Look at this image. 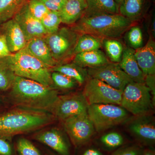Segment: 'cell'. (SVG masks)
Wrapping results in <instances>:
<instances>
[{
    "label": "cell",
    "instance_id": "cell-1",
    "mask_svg": "<svg viewBox=\"0 0 155 155\" xmlns=\"http://www.w3.org/2000/svg\"><path fill=\"white\" fill-rule=\"evenodd\" d=\"M10 90V98L15 105L50 113L59 97L55 88L17 76Z\"/></svg>",
    "mask_w": 155,
    "mask_h": 155
},
{
    "label": "cell",
    "instance_id": "cell-2",
    "mask_svg": "<svg viewBox=\"0 0 155 155\" xmlns=\"http://www.w3.org/2000/svg\"><path fill=\"white\" fill-rule=\"evenodd\" d=\"M49 112L20 107L0 115V137L11 138L29 133L49 125L55 121Z\"/></svg>",
    "mask_w": 155,
    "mask_h": 155
},
{
    "label": "cell",
    "instance_id": "cell-3",
    "mask_svg": "<svg viewBox=\"0 0 155 155\" xmlns=\"http://www.w3.org/2000/svg\"><path fill=\"white\" fill-rule=\"evenodd\" d=\"M133 22L119 14L83 16L71 28L80 35H91L103 40L119 38L132 27Z\"/></svg>",
    "mask_w": 155,
    "mask_h": 155
},
{
    "label": "cell",
    "instance_id": "cell-4",
    "mask_svg": "<svg viewBox=\"0 0 155 155\" xmlns=\"http://www.w3.org/2000/svg\"><path fill=\"white\" fill-rule=\"evenodd\" d=\"M8 58L16 76L35 81L55 88L51 77V69L31 54L25 48L11 54Z\"/></svg>",
    "mask_w": 155,
    "mask_h": 155
},
{
    "label": "cell",
    "instance_id": "cell-5",
    "mask_svg": "<svg viewBox=\"0 0 155 155\" xmlns=\"http://www.w3.org/2000/svg\"><path fill=\"white\" fill-rule=\"evenodd\" d=\"M154 104L150 91L145 84L132 81L123 90L120 106L134 116H138L147 114Z\"/></svg>",
    "mask_w": 155,
    "mask_h": 155
},
{
    "label": "cell",
    "instance_id": "cell-6",
    "mask_svg": "<svg viewBox=\"0 0 155 155\" xmlns=\"http://www.w3.org/2000/svg\"><path fill=\"white\" fill-rule=\"evenodd\" d=\"M87 114L95 130L101 132L127 121L128 112L121 106L111 104L88 105Z\"/></svg>",
    "mask_w": 155,
    "mask_h": 155
},
{
    "label": "cell",
    "instance_id": "cell-7",
    "mask_svg": "<svg viewBox=\"0 0 155 155\" xmlns=\"http://www.w3.org/2000/svg\"><path fill=\"white\" fill-rule=\"evenodd\" d=\"M80 35L71 28L63 27L44 37L58 65L64 64V62L74 57V49Z\"/></svg>",
    "mask_w": 155,
    "mask_h": 155
},
{
    "label": "cell",
    "instance_id": "cell-8",
    "mask_svg": "<svg viewBox=\"0 0 155 155\" xmlns=\"http://www.w3.org/2000/svg\"><path fill=\"white\" fill-rule=\"evenodd\" d=\"M122 92L102 81L90 77L86 80L82 94L88 105L111 104L120 106Z\"/></svg>",
    "mask_w": 155,
    "mask_h": 155
},
{
    "label": "cell",
    "instance_id": "cell-9",
    "mask_svg": "<svg viewBox=\"0 0 155 155\" xmlns=\"http://www.w3.org/2000/svg\"><path fill=\"white\" fill-rule=\"evenodd\" d=\"M66 132L75 147L83 145L91 138L94 127L87 111L72 116L62 121Z\"/></svg>",
    "mask_w": 155,
    "mask_h": 155
},
{
    "label": "cell",
    "instance_id": "cell-10",
    "mask_svg": "<svg viewBox=\"0 0 155 155\" xmlns=\"http://www.w3.org/2000/svg\"><path fill=\"white\" fill-rule=\"evenodd\" d=\"M87 71L90 77L102 81L122 91L128 84L133 81L117 63L110 62L101 67L88 68Z\"/></svg>",
    "mask_w": 155,
    "mask_h": 155
},
{
    "label": "cell",
    "instance_id": "cell-11",
    "mask_svg": "<svg viewBox=\"0 0 155 155\" xmlns=\"http://www.w3.org/2000/svg\"><path fill=\"white\" fill-rule=\"evenodd\" d=\"M88 105L83 94L59 95L51 114L61 121L87 111Z\"/></svg>",
    "mask_w": 155,
    "mask_h": 155
},
{
    "label": "cell",
    "instance_id": "cell-12",
    "mask_svg": "<svg viewBox=\"0 0 155 155\" xmlns=\"http://www.w3.org/2000/svg\"><path fill=\"white\" fill-rule=\"evenodd\" d=\"M13 18L22 29L27 41L34 38H44L48 35L41 20L33 17L29 12L27 3Z\"/></svg>",
    "mask_w": 155,
    "mask_h": 155
},
{
    "label": "cell",
    "instance_id": "cell-13",
    "mask_svg": "<svg viewBox=\"0 0 155 155\" xmlns=\"http://www.w3.org/2000/svg\"><path fill=\"white\" fill-rule=\"evenodd\" d=\"M136 116V118L128 124L129 131L141 141L148 143L154 142L155 126L153 119L147 114Z\"/></svg>",
    "mask_w": 155,
    "mask_h": 155
},
{
    "label": "cell",
    "instance_id": "cell-14",
    "mask_svg": "<svg viewBox=\"0 0 155 155\" xmlns=\"http://www.w3.org/2000/svg\"><path fill=\"white\" fill-rule=\"evenodd\" d=\"M2 33L5 37L11 54L17 53L25 47L27 41L23 31L14 18L1 25Z\"/></svg>",
    "mask_w": 155,
    "mask_h": 155
},
{
    "label": "cell",
    "instance_id": "cell-15",
    "mask_svg": "<svg viewBox=\"0 0 155 155\" xmlns=\"http://www.w3.org/2000/svg\"><path fill=\"white\" fill-rule=\"evenodd\" d=\"M33 138L50 147L61 155H69V147L64 135L56 128L43 130L35 134Z\"/></svg>",
    "mask_w": 155,
    "mask_h": 155
},
{
    "label": "cell",
    "instance_id": "cell-16",
    "mask_svg": "<svg viewBox=\"0 0 155 155\" xmlns=\"http://www.w3.org/2000/svg\"><path fill=\"white\" fill-rule=\"evenodd\" d=\"M134 55L145 76L155 75V42L151 35L144 46L134 50Z\"/></svg>",
    "mask_w": 155,
    "mask_h": 155
},
{
    "label": "cell",
    "instance_id": "cell-17",
    "mask_svg": "<svg viewBox=\"0 0 155 155\" xmlns=\"http://www.w3.org/2000/svg\"><path fill=\"white\" fill-rule=\"evenodd\" d=\"M25 48L31 54L51 69L58 65L53 58L44 38L30 40L27 42Z\"/></svg>",
    "mask_w": 155,
    "mask_h": 155
},
{
    "label": "cell",
    "instance_id": "cell-18",
    "mask_svg": "<svg viewBox=\"0 0 155 155\" xmlns=\"http://www.w3.org/2000/svg\"><path fill=\"white\" fill-rule=\"evenodd\" d=\"M87 8L85 0H67L59 11L61 22L73 25L84 15Z\"/></svg>",
    "mask_w": 155,
    "mask_h": 155
},
{
    "label": "cell",
    "instance_id": "cell-19",
    "mask_svg": "<svg viewBox=\"0 0 155 155\" xmlns=\"http://www.w3.org/2000/svg\"><path fill=\"white\" fill-rule=\"evenodd\" d=\"M119 67L133 81L144 83L145 75L139 67L134 55V50L127 48L123 50Z\"/></svg>",
    "mask_w": 155,
    "mask_h": 155
},
{
    "label": "cell",
    "instance_id": "cell-20",
    "mask_svg": "<svg viewBox=\"0 0 155 155\" xmlns=\"http://www.w3.org/2000/svg\"><path fill=\"white\" fill-rule=\"evenodd\" d=\"M73 62L82 68L88 69L101 67L111 62L99 49L78 53L74 56Z\"/></svg>",
    "mask_w": 155,
    "mask_h": 155
},
{
    "label": "cell",
    "instance_id": "cell-21",
    "mask_svg": "<svg viewBox=\"0 0 155 155\" xmlns=\"http://www.w3.org/2000/svg\"><path fill=\"white\" fill-rule=\"evenodd\" d=\"M87 8L83 16L119 14V5L114 0H85Z\"/></svg>",
    "mask_w": 155,
    "mask_h": 155
},
{
    "label": "cell",
    "instance_id": "cell-22",
    "mask_svg": "<svg viewBox=\"0 0 155 155\" xmlns=\"http://www.w3.org/2000/svg\"><path fill=\"white\" fill-rule=\"evenodd\" d=\"M147 0H123L119 7V14L130 21H136L143 15Z\"/></svg>",
    "mask_w": 155,
    "mask_h": 155
},
{
    "label": "cell",
    "instance_id": "cell-23",
    "mask_svg": "<svg viewBox=\"0 0 155 155\" xmlns=\"http://www.w3.org/2000/svg\"><path fill=\"white\" fill-rule=\"evenodd\" d=\"M51 70V72H61L71 78L79 85H82L86 82L88 76L87 69L79 67L73 62L57 65Z\"/></svg>",
    "mask_w": 155,
    "mask_h": 155
},
{
    "label": "cell",
    "instance_id": "cell-24",
    "mask_svg": "<svg viewBox=\"0 0 155 155\" xmlns=\"http://www.w3.org/2000/svg\"><path fill=\"white\" fill-rule=\"evenodd\" d=\"M28 0H0V26L13 19Z\"/></svg>",
    "mask_w": 155,
    "mask_h": 155
},
{
    "label": "cell",
    "instance_id": "cell-25",
    "mask_svg": "<svg viewBox=\"0 0 155 155\" xmlns=\"http://www.w3.org/2000/svg\"><path fill=\"white\" fill-rule=\"evenodd\" d=\"M16 75L14 73L8 57L0 58V91L11 89Z\"/></svg>",
    "mask_w": 155,
    "mask_h": 155
},
{
    "label": "cell",
    "instance_id": "cell-26",
    "mask_svg": "<svg viewBox=\"0 0 155 155\" xmlns=\"http://www.w3.org/2000/svg\"><path fill=\"white\" fill-rule=\"evenodd\" d=\"M102 40L91 35H80L74 51V55L78 53L99 50L102 45Z\"/></svg>",
    "mask_w": 155,
    "mask_h": 155
},
{
    "label": "cell",
    "instance_id": "cell-27",
    "mask_svg": "<svg viewBox=\"0 0 155 155\" xmlns=\"http://www.w3.org/2000/svg\"><path fill=\"white\" fill-rule=\"evenodd\" d=\"M104 45L107 54L112 63H119L123 54V45L116 39H106L103 40Z\"/></svg>",
    "mask_w": 155,
    "mask_h": 155
},
{
    "label": "cell",
    "instance_id": "cell-28",
    "mask_svg": "<svg viewBox=\"0 0 155 155\" xmlns=\"http://www.w3.org/2000/svg\"><path fill=\"white\" fill-rule=\"evenodd\" d=\"M41 22L48 35L58 31L62 23L59 12L50 11L41 20Z\"/></svg>",
    "mask_w": 155,
    "mask_h": 155
},
{
    "label": "cell",
    "instance_id": "cell-29",
    "mask_svg": "<svg viewBox=\"0 0 155 155\" xmlns=\"http://www.w3.org/2000/svg\"><path fill=\"white\" fill-rule=\"evenodd\" d=\"M51 77L55 88L69 89L76 86L77 82L71 78L58 72H51Z\"/></svg>",
    "mask_w": 155,
    "mask_h": 155
},
{
    "label": "cell",
    "instance_id": "cell-30",
    "mask_svg": "<svg viewBox=\"0 0 155 155\" xmlns=\"http://www.w3.org/2000/svg\"><path fill=\"white\" fill-rule=\"evenodd\" d=\"M17 149L19 155H42L30 140L25 138L18 140Z\"/></svg>",
    "mask_w": 155,
    "mask_h": 155
},
{
    "label": "cell",
    "instance_id": "cell-31",
    "mask_svg": "<svg viewBox=\"0 0 155 155\" xmlns=\"http://www.w3.org/2000/svg\"><path fill=\"white\" fill-rule=\"evenodd\" d=\"M27 5L31 14L40 20L49 11L39 0H28Z\"/></svg>",
    "mask_w": 155,
    "mask_h": 155
},
{
    "label": "cell",
    "instance_id": "cell-32",
    "mask_svg": "<svg viewBox=\"0 0 155 155\" xmlns=\"http://www.w3.org/2000/svg\"><path fill=\"white\" fill-rule=\"evenodd\" d=\"M101 140L105 146L110 148L118 147L122 145L124 142L123 137L116 132L106 134L101 137Z\"/></svg>",
    "mask_w": 155,
    "mask_h": 155
},
{
    "label": "cell",
    "instance_id": "cell-33",
    "mask_svg": "<svg viewBox=\"0 0 155 155\" xmlns=\"http://www.w3.org/2000/svg\"><path fill=\"white\" fill-rule=\"evenodd\" d=\"M127 39L131 47L135 50L141 48L143 41V37L140 28L138 26H132L129 29Z\"/></svg>",
    "mask_w": 155,
    "mask_h": 155
},
{
    "label": "cell",
    "instance_id": "cell-34",
    "mask_svg": "<svg viewBox=\"0 0 155 155\" xmlns=\"http://www.w3.org/2000/svg\"><path fill=\"white\" fill-rule=\"evenodd\" d=\"M50 11H58L62 9L67 0H39Z\"/></svg>",
    "mask_w": 155,
    "mask_h": 155
},
{
    "label": "cell",
    "instance_id": "cell-35",
    "mask_svg": "<svg viewBox=\"0 0 155 155\" xmlns=\"http://www.w3.org/2000/svg\"><path fill=\"white\" fill-rule=\"evenodd\" d=\"M112 155H140V151L136 147H129L118 150Z\"/></svg>",
    "mask_w": 155,
    "mask_h": 155
},
{
    "label": "cell",
    "instance_id": "cell-36",
    "mask_svg": "<svg viewBox=\"0 0 155 155\" xmlns=\"http://www.w3.org/2000/svg\"><path fill=\"white\" fill-rule=\"evenodd\" d=\"M9 51L5 37L2 34H0V58L8 57L11 54Z\"/></svg>",
    "mask_w": 155,
    "mask_h": 155
},
{
    "label": "cell",
    "instance_id": "cell-37",
    "mask_svg": "<svg viewBox=\"0 0 155 155\" xmlns=\"http://www.w3.org/2000/svg\"><path fill=\"white\" fill-rule=\"evenodd\" d=\"M0 155H13L12 147L5 139L0 137Z\"/></svg>",
    "mask_w": 155,
    "mask_h": 155
},
{
    "label": "cell",
    "instance_id": "cell-38",
    "mask_svg": "<svg viewBox=\"0 0 155 155\" xmlns=\"http://www.w3.org/2000/svg\"><path fill=\"white\" fill-rule=\"evenodd\" d=\"M155 75L145 76L144 83L149 88L152 95L153 99L155 103Z\"/></svg>",
    "mask_w": 155,
    "mask_h": 155
},
{
    "label": "cell",
    "instance_id": "cell-39",
    "mask_svg": "<svg viewBox=\"0 0 155 155\" xmlns=\"http://www.w3.org/2000/svg\"><path fill=\"white\" fill-rule=\"evenodd\" d=\"M82 155H102V154L97 150L89 149L85 151Z\"/></svg>",
    "mask_w": 155,
    "mask_h": 155
},
{
    "label": "cell",
    "instance_id": "cell-40",
    "mask_svg": "<svg viewBox=\"0 0 155 155\" xmlns=\"http://www.w3.org/2000/svg\"><path fill=\"white\" fill-rule=\"evenodd\" d=\"M143 155H155L154 153L151 150H146L143 152Z\"/></svg>",
    "mask_w": 155,
    "mask_h": 155
},
{
    "label": "cell",
    "instance_id": "cell-41",
    "mask_svg": "<svg viewBox=\"0 0 155 155\" xmlns=\"http://www.w3.org/2000/svg\"><path fill=\"white\" fill-rule=\"evenodd\" d=\"M114 1H115V2H116V4H117L119 6V5H120V4L122 2L123 0H114Z\"/></svg>",
    "mask_w": 155,
    "mask_h": 155
},
{
    "label": "cell",
    "instance_id": "cell-42",
    "mask_svg": "<svg viewBox=\"0 0 155 155\" xmlns=\"http://www.w3.org/2000/svg\"><path fill=\"white\" fill-rule=\"evenodd\" d=\"M152 28L153 31H154V33L155 34V20H153L152 23Z\"/></svg>",
    "mask_w": 155,
    "mask_h": 155
},
{
    "label": "cell",
    "instance_id": "cell-43",
    "mask_svg": "<svg viewBox=\"0 0 155 155\" xmlns=\"http://www.w3.org/2000/svg\"><path fill=\"white\" fill-rule=\"evenodd\" d=\"M54 155V154H50V155Z\"/></svg>",
    "mask_w": 155,
    "mask_h": 155
}]
</instances>
